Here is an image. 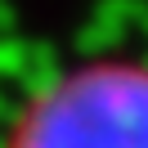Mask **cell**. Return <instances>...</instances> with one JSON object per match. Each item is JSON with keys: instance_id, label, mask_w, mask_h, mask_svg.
<instances>
[{"instance_id": "1", "label": "cell", "mask_w": 148, "mask_h": 148, "mask_svg": "<svg viewBox=\"0 0 148 148\" xmlns=\"http://www.w3.org/2000/svg\"><path fill=\"white\" fill-rule=\"evenodd\" d=\"M0 148H148V63L94 58L49 76Z\"/></svg>"}]
</instances>
